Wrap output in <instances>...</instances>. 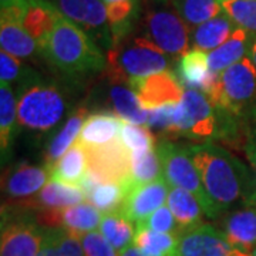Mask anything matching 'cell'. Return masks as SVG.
<instances>
[{
  "label": "cell",
  "instance_id": "603a6c76",
  "mask_svg": "<svg viewBox=\"0 0 256 256\" xmlns=\"http://www.w3.org/2000/svg\"><path fill=\"white\" fill-rule=\"evenodd\" d=\"M254 37L242 28H236L228 40L218 48L208 53V66L210 73L220 74L228 67L240 62L249 54Z\"/></svg>",
  "mask_w": 256,
  "mask_h": 256
},
{
  "label": "cell",
  "instance_id": "8992f818",
  "mask_svg": "<svg viewBox=\"0 0 256 256\" xmlns=\"http://www.w3.org/2000/svg\"><path fill=\"white\" fill-rule=\"evenodd\" d=\"M162 165L166 182L170 186H178L194 194L201 204L205 216L212 220V205L201 182V176L192 161L190 146L175 144L170 140H160L156 146Z\"/></svg>",
  "mask_w": 256,
  "mask_h": 256
},
{
  "label": "cell",
  "instance_id": "9c48e42d",
  "mask_svg": "<svg viewBox=\"0 0 256 256\" xmlns=\"http://www.w3.org/2000/svg\"><path fill=\"white\" fill-rule=\"evenodd\" d=\"M48 228L28 215H10L3 208L0 256H37L43 249Z\"/></svg>",
  "mask_w": 256,
  "mask_h": 256
},
{
  "label": "cell",
  "instance_id": "d590c367",
  "mask_svg": "<svg viewBox=\"0 0 256 256\" xmlns=\"http://www.w3.org/2000/svg\"><path fill=\"white\" fill-rule=\"evenodd\" d=\"M220 6L236 28L256 34V0H220Z\"/></svg>",
  "mask_w": 256,
  "mask_h": 256
},
{
  "label": "cell",
  "instance_id": "f546056e",
  "mask_svg": "<svg viewBox=\"0 0 256 256\" xmlns=\"http://www.w3.org/2000/svg\"><path fill=\"white\" fill-rule=\"evenodd\" d=\"M168 208L174 214L175 220L182 230L202 224L205 215L198 198L190 191L178 186H170Z\"/></svg>",
  "mask_w": 256,
  "mask_h": 256
},
{
  "label": "cell",
  "instance_id": "d6986e66",
  "mask_svg": "<svg viewBox=\"0 0 256 256\" xmlns=\"http://www.w3.org/2000/svg\"><path fill=\"white\" fill-rule=\"evenodd\" d=\"M220 229L236 246L256 254V204L240 206L222 215Z\"/></svg>",
  "mask_w": 256,
  "mask_h": 256
},
{
  "label": "cell",
  "instance_id": "bcb514c9",
  "mask_svg": "<svg viewBox=\"0 0 256 256\" xmlns=\"http://www.w3.org/2000/svg\"><path fill=\"white\" fill-rule=\"evenodd\" d=\"M18 2V0H0V4H2V9H6V8L16 4Z\"/></svg>",
  "mask_w": 256,
  "mask_h": 256
},
{
  "label": "cell",
  "instance_id": "7a4b0ae2",
  "mask_svg": "<svg viewBox=\"0 0 256 256\" xmlns=\"http://www.w3.org/2000/svg\"><path fill=\"white\" fill-rule=\"evenodd\" d=\"M43 53L67 76H90L107 67V60L97 43L63 14L57 18Z\"/></svg>",
  "mask_w": 256,
  "mask_h": 256
},
{
  "label": "cell",
  "instance_id": "2e32d148",
  "mask_svg": "<svg viewBox=\"0 0 256 256\" xmlns=\"http://www.w3.org/2000/svg\"><path fill=\"white\" fill-rule=\"evenodd\" d=\"M50 168L44 165L18 164L3 174V192L14 204L26 201L42 191L50 182Z\"/></svg>",
  "mask_w": 256,
  "mask_h": 256
},
{
  "label": "cell",
  "instance_id": "ee69618b",
  "mask_svg": "<svg viewBox=\"0 0 256 256\" xmlns=\"http://www.w3.org/2000/svg\"><path fill=\"white\" fill-rule=\"evenodd\" d=\"M120 256H148V255L142 254V252H141V250H140L137 246L131 245V246L127 248L124 252H121V254H120Z\"/></svg>",
  "mask_w": 256,
  "mask_h": 256
},
{
  "label": "cell",
  "instance_id": "4316f807",
  "mask_svg": "<svg viewBox=\"0 0 256 256\" xmlns=\"http://www.w3.org/2000/svg\"><path fill=\"white\" fill-rule=\"evenodd\" d=\"M110 87V104L112 110L120 118L126 122L146 126L148 121V110H146L136 96V92L130 90V87L124 86L122 82L111 80Z\"/></svg>",
  "mask_w": 256,
  "mask_h": 256
},
{
  "label": "cell",
  "instance_id": "b9f144b4",
  "mask_svg": "<svg viewBox=\"0 0 256 256\" xmlns=\"http://www.w3.org/2000/svg\"><path fill=\"white\" fill-rule=\"evenodd\" d=\"M245 154L250 165L254 166V172L256 175V124L252 126L248 131V141L245 146Z\"/></svg>",
  "mask_w": 256,
  "mask_h": 256
},
{
  "label": "cell",
  "instance_id": "f6af8a7d",
  "mask_svg": "<svg viewBox=\"0 0 256 256\" xmlns=\"http://www.w3.org/2000/svg\"><path fill=\"white\" fill-rule=\"evenodd\" d=\"M249 57H250V60L254 62L256 67V37H254V40H252V44H250V48H249Z\"/></svg>",
  "mask_w": 256,
  "mask_h": 256
},
{
  "label": "cell",
  "instance_id": "7dc6e473",
  "mask_svg": "<svg viewBox=\"0 0 256 256\" xmlns=\"http://www.w3.org/2000/svg\"><path fill=\"white\" fill-rule=\"evenodd\" d=\"M152 2L156 4H170L171 3V0H152Z\"/></svg>",
  "mask_w": 256,
  "mask_h": 256
},
{
  "label": "cell",
  "instance_id": "52a82bcc",
  "mask_svg": "<svg viewBox=\"0 0 256 256\" xmlns=\"http://www.w3.org/2000/svg\"><path fill=\"white\" fill-rule=\"evenodd\" d=\"M144 37L170 57H182L190 52L191 28L171 4L150 8L142 18Z\"/></svg>",
  "mask_w": 256,
  "mask_h": 256
},
{
  "label": "cell",
  "instance_id": "8fae6325",
  "mask_svg": "<svg viewBox=\"0 0 256 256\" xmlns=\"http://www.w3.org/2000/svg\"><path fill=\"white\" fill-rule=\"evenodd\" d=\"M56 8L96 43L107 48L112 46L108 13L102 0H56Z\"/></svg>",
  "mask_w": 256,
  "mask_h": 256
},
{
  "label": "cell",
  "instance_id": "5bb4252c",
  "mask_svg": "<svg viewBox=\"0 0 256 256\" xmlns=\"http://www.w3.org/2000/svg\"><path fill=\"white\" fill-rule=\"evenodd\" d=\"M102 215L101 210L86 201L62 210L37 212L36 220L46 228H63L76 236H80L100 228Z\"/></svg>",
  "mask_w": 256,
  "mask_h": 256
},
{
  "label": "cell",
  "instance_id": "ffe728a7",
  "mask_svg": "<svg viewBox=\"0 0 256 256\" xmlns=\"http://www.w3.org/2000/svg\"><path fill=\"white\" fill-rule=\"evenodd\" d=\"M84 201H87V196L80 186L50 181L34 196L16 205L24 206L28 210H36L37 212H43V210H62V208L82 204Z\"/></svg>",
  "mask_w": 256,
  "mask_h": 256
},
{
  "label": "cell",
  "instance_id": "1f68e13d",
  "mask_svg": "<svg viewBox=\"0 0 256 256\" xmlns=\"http://www.w3.org/2000/svg\"><path fill=\"white\" fill-rule=\"evenodd\" d=\"M180 235L162 234L137 226L134 246L148 256H175Z\"/></svg>",
  "mask_w": 256,
  "mask_h": 256
},
{
  "label": "cell",
  "instance_id": "e575fe53",
  "mask_svg": "<svg viewBox=\"0 0 256 256\" xmlns=\"http://www.w3.org/2000/svg\"><path fill=\"white\" fill-rule=\"evenodd\" d=\"M127 190V184L102 182L88 195L87 202L92 204L102 214L120 210L126 200Z\"/></svg>",
  "mask_w": 256,
  "mask_h": 256
},
{
  "label": "cell",
  "instance_id": "ba28073f",
  "mask_svg": "<svg viewBox=\"0 0 256 256\" xmlns=\"http://www.w3.org/2000/svg\"><path fill=\"white\" fill-rule=\"evenodd\" d=\"M216 116L210 98L202 92L186 90L176 104L174 137L188 138L194 142H206L215 136Z\"/></svg>",
  "mask_w": 256,
  "mask_h": 256
},
{
  "label": "cell",
  "instance_id": "4fadbf2b",
  "mask_svg": "<svg viewBox=\"0 0 256 256\" xmlns=\"http://www.w3.org/2000/svg\"><path fill=\"white\" fill-rule=\"evenodd\" d=\"M128 87L136 92L146 110L178 104L185 92L176 74L168 70L142 78H134L128 82Z\"/></svg>",
  "mask_w": 256,
  "mask_h": 256
},
{
  "label": "cell",
  "instance_id": "60d3db41",
  "mask_svg": "<svg viewBox=\"0 0 256 256\" xmlns=\"http://www.w3.org/2000/svg\"><path fill=\"white\" fill-rule=\"evenodd\" d=\"M22 72H23V66L18 62V58L2 50V53H0V78H2V82H4V84L13 82L22 76Z\"/></svg>",
  "mask_w": 256,
  "mask_h": 256
},
{
  "label": "cell",
  "instance_id": "8d00e7d4",
  "mask_svg": "<svg viewBox=\"0 0 256 256\" xmlns=\"http://www.w3.org/2000/svg\"><path fill=\"white\" fill-rule=\"evenodd\" d=\"M120 138L131 156L154 150V137L144 126H137L124 121Z\"/></svg>",
  "mask_w": 256,
  "mask_h": 256
},
{
  "label": "cell",
  "instance_id": "30bf717a",
  "mask_svg": "<svg viewBox=\"0 0 256 256\" xmlns=\"http://www.w3.org/2000/svg\"><path fill=\"white\" fill-rule=\"evenodd\" d=\"M175 256H256L232 244L226 234L210 224L181 230Z\"/></svg>",
  "mask_w": 256,
  "mask_h": 256
},
{
  "label": "cell",
  "instance_id": "7bdbcfd3",
  "mask_svg": "<svg viewBox=\"0 0 256 256\" xmlns=\"http://www.w3.org/2000/svg\"><path fill=\"white\" fill-rule=\"evenodd\" d=\"M37 256H64L63 254L58 250L57 245H56L54 238H53V230H52V228H48L46 244H44V246H43V249L40 250V254H38Z\"/></svg>",
  "mask_w": 256,
  "mask_h": 256
},
{
  "label": "cell",
  "instance_id": "7c38bea8",
  "mask_svg": "<svg viewBox=\"0 0 256 256\" xmlns=\"http://www.w3.org/2000/svg\"><path fill=\"white\" fill-rule=\"evenodd\" d=\"M2 13L18 18L28 34L36 40L42 53L44 52L57 18L62 14L50 0H18L16 4L2 9Z\"/></svg>",
  "mask_w": 256,
  "mask_h": 256
},
{
  "label": "cell",
  "instance_id": "277c9868",
  "mask_svg": "<svg viewBox=\"0 0 256 256\" xmlns=\"http://www.w3.org/2000/svg\"><path fill=\"white\" fill-rule=\"evenodd\" d=\"M171 60L161 48L144 36H127L107 52L106 74L110 80L130 82L152 74L166 72Z\"/></svg>",
  "mask_w": 256,
  "mask_h": 256
},
{
  "label": "cell",
  "instance_id": "83f0119b",
  "mask_svg": "<svg viewBox=\"0 0 256 256\" xmlns=\"http://www.w3.org/2000/svg\"><path fill=\"white\" fill-rule=\"evenodd\" d=\"M110 20L112 44L131 34L140 14L141 0H102ZM111 48V47H110Z\"/></svg>",
  "mask_w": 256,
  "mask_h": 256
},
{
  "label": "cell",
  "instance_id": "44dd1931",
  "mask_svg": "<svg viewBox=\"0 0 256 256\" xmlns=\"http://www.w3.org/2000/svg\"><path fill=\"white\" fill-rule=\"evenodd\" d=\"M124 120L112 112H92L84 121L78 142L86 150L110 144L120 140Z\"/></svg>",
  "mask_w": 256,
  "mask_h": 256
},
{
  "label": "cell",
  "instance_id": "836d02e7",
  "mask_svg": "<svg viewBox=\"0 0 256 256\" xmlns=\"http://www.w3.org/2000/svg\"><path fill=\"white\" fill-rule=\"evenodd\" d=\"M162 174V165L156 150H150L142 154L131 156V172L128 188L154 182L158 178L164 176Z\"/></svg>",
  "mask_w": 256,
  "mask_h": 256
},
{
  "label": "cell",
  "instance_id": "74e56055",
  "mask_svg": "<svg viewBox=\"0 0 256 256\" xmlns=\"http://www.w3.org/2000/svg\"><path fill=\"white\" fill-rule=\"evenodd\" d=\"M137 226L151 229V230H156V232H162V234H174V235H180L181 230H182L181 226L178 225L176 220H175L174 214L171 212V210L168 206L158 208L148 218L138 222Z\"/></svg>",
  "mask_w": 256,
  "mask_h": 256
},
{
  "label": "cell",
  "instance_id": "ab89813d",
  "mask_svg": "<svg viewBox=\"0 0 256 256\" xmlns=\"http://www.w3.org/2000/svg\"><path fill=\"white\" fill-rule=\"evenodd\" d=\"M86 256H120L118 252L102 236L100 230L87 232L78 236Z\"/></svg>",
  "mask_w": 256,
  "mask_h": 256
},
{
  "label": "cell",
  "instance_id": "ac0fdd59",
  "mask_svg": "<svg viewBox=\"0 0 256 256\" xmlns=\"http://www.w3.org/2000/svg\"><path fill=\"white\" fill-rule=\"evenodd\" d=\"M218 74L210 73L208 53L192 48L184 54L176 67V77L186 90H201L206 97L214 92Z\"/></svg>",
  "mask_w": 256,
  "mask_h": 256
},
{
  "label": "cell",
  "instance_id": "e0dca14e",
  "mask_svg": "<svg viewBox=\"0 0 256 256\" xmlns=\"http://www.w3.org/2000/svg\"><path fill=\"white\" fill-rule=\"evenodd\" d=\"M168 186L170 184L166 182L165 176L146 185L130 186L120 210L137 225L138 222L148 218L158 208L164 206L165 198H168L170 194Z\"/></svg>",
  "mask_w": 256,
  "mask_h": 256
},
{
  "label": "cell",
  "instance_id": "6da1fadb",
  "mask_svg": "<svg viewBox=\"0 0 256 256\" xmlns=\"http://www.w3.org/2000/svg\"><path fill=\"white\" fill-rule=\"evenodd\" d=\"M204 190L212 205V220L229 210L256 204V175L225 146L210 141L190 146Z\"/></svg>",
  "mask_w": 256,
  "mask_h": 256
},
{
  "label": "cell",
  "instance_id": "3957f363",
  "mask_svg": "<svg viewBox=\"0 0 256 256\" xmlns=\"http://www.w3.org/2000/svg\"><path fill=\"white\" fill-rule=\"evenodd\" d=\"M208 98L214 107L240 120L249 131L256 124V67L250 57L220 72Z\"/></svg>",
  "mask_w": 256,
  "mask_h": 256
},
{
  "label": "cell",
  "instance_id": "d6a6232c",
  "mask_svg": "<svg viewBox=\"0 0 256 256\" xmlns=\"http://www.w3.org/2000/svg\"><path fill=\"white\" fill-rule=\"evenodd\" d=\"M18 106L16 98L12 92L10 84L2 82L0 86V142H2V156H6L10 150L13 134L16 130Z\"/></svg>",
  "mask_w": 256,
  "mask_h": 256
},
{
  "label": "cell",
  "instance_id": "cb8c5ba5",
  "mask_svg": "<svg viewBox=\"0 0 256 256\" xmlns=\"http://www.w3.org/2000/svg\"><path fill=\"white\" fill-rule=\"evenodd\" d=\"M234 22L222 12L220 16L210 18L191 30V46L196 50L210 53L222 46L236 30Z\"/></svg>",
  "mask_w": 256,
  "mask_h": 256
},
{
  "label": "cell",
  "instance_id": "f35d334b",
  "mask_svg": "<svg viewBox=\"0 0 256 256\" xmlns=\"http://www.w3.org/2000/svg\"><path fill=\"white\" fill-rule=\"evenodd\" d=\"M175 114H176V104H168L158 108L148 110V121L146 126L165 137L172 138L175 127Z\"/></svg>",
  "mask_w": 256,
  "mask_h": 256
},
{
  "label": "cell",
  "instance_id": "d4e9b609",
  "mask_svg": "<svg viewBox=\"0 0 256 256\" xmlns=\"http://www.w3.org/2000/svg\"><path fill=\"white\" fill-rule=\"evenodd\" d=\"M88 170V156L86 148L76 141L54 166L50 168V181L78 186Z\"/></svg>",
  "mask_w": 256,
  "mask_h": 256
},
{
  "label": "cell",
  "instance_id": "7402d4cb",
  "mask_svg": "<svg viewBox=\"0 0 256 256\" xmlns=\"http://www.w3.org/2000/svg\"><path fill=\"white\" fill-rule=\"evenodd\" d=\"M0 44L2 50L16 58H34L42 52L37 42L22 26L18 18L2 13L0 18Z\"/></svg>",
  "mask_w": 256,
  "mask_h": 256
},
{
  "label": "cell",
  "instance_id": "484cf974",
  "mask_svg": "<svg viewBox=\"0 0 256 256\" xmlns=\"http://www.w3.org/2000/svg\"><path fill=\"white\" fill-rule=\"evenodd\" d=\"M87 117H88L87 108L78 107L66 121L64 127L50 141L44 156V161L48 168L54 166L57 161L73 146V142H76L77 137H80L78 134L82 132V128Z\"/></svg>",
  "mask_w": 256,
  "mask_h": 256
},
{
  "label": "cell",
  "instance_id": "4dcf8cb0",
  "mask_svg": "<svg viewBox=\"0 0 256 256\" xmlns=\"http://www.w3.org/2000/svg\"><path fill=\"white\" fill-rule=\"evenodd\" d=\"M170 4L191 30L224 12L220 0H171Z\"/></svg>",
  "mask_w": 256,
  "mask_h": 256
},
{
  "label": "cell",
  "instance_id": "f1b7e54d",
  "mask_svg": "<svg viewBox=\"0 0 256 256\" xmlns=\"http://www.w3.org/2000/svg\"><path fill=\"white\" fill-rule=\"evenodd\" d=\"M98 229L102 236L110 242L111 246L118 252V255L134 245L137 225L128 220L121 210L104 214Z\"/></svg>",
  "mask_w": 256,
  "mask_h": 256
},
{
  "label": "cell",
  "instance_id": "9a60e30c",
  "mask_svg": "<svg viewBox=\"0 0 256 256\" xmlns=\"http://www.w3.org/2000/svg\"><path fill=\"white\" fill-rule=\"evenodd\" d=\"M88 168L97 172L104 182H130L131 154L121 138L110 144L87 148Z\"/></svg>",
  "mask_w": 256,
  "mask_h": 256
},
{
  "label": "cell",
  "instance_id": "5b68a950",
  "mask_svg": "<svg viewBox=\"0 0 256 256\" xmlns=\"http://www.w3.org/2000/svg\"><path fill=\"white\" fill-rule=\"evenodd\" d=\"M66 114V100L52 84H32L20 94L18 120L20 126L34 131H50Z\"/></svg>",
  "mask_w": 256,
  "mask_h": 256
}]
</instances>
